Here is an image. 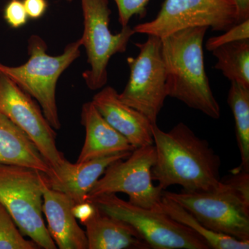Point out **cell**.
<instances>
[{
  "label": "cell",
  "instance_id": "6da1fadb",
  "mask_svg": "<svg viewBox=\"0 0 249 249\" xmlns=\"http://www.w3.org/2000/svg\"><path fill=\"white\" fill-rule=\"evenodd\" d=\"M152 135L156 151L152 179L163 191L174 185L187 192L222 187L220 158L207 141L198 137L186 124L178 123L168 132L153 124Z\"/></svg>",
  "mask_w": 249,
  "mask_h": 249
},
{
  "label": "cell",
  "instance_id": "7a4b0ae2",
  "mask_svg": "<svg viewBox=\"0 0 249 249\" xmlns=\"http://www.w3.org/2000/svg\"><path fill=\"white\" fill-rule=\"evenodd\" d=\"M209 28L182 29L160 38L168 96L213 119L221 109L205 71L203 42Z\"/></svg>",
  "mask_w": 249,
  "mask_h": 249
},
{
  "label": "cell",
  "instance_id": "3957f363",
  "mask_svg": "<svg viewBox=\"0 0 249 249\" xmlns=\"http://www.w3.org/2000/svg\"><path fill=\"white\" fill-rule=\"evenodd\" d=\"M222 182L214 191H163V195L181 205L209 230L249 241V178L232 175Z\"/></svg>",
  "mask_w": 249,
  "mask_h": 249
},
{
  "label": "cell",
  "instance_id": "277c9868",
  "mask_svg": "<svg viewBox=\"0 0 249 249\" xmlns=\"http://www.w3.org/2000/svg\"><path fill=\"white\" fill-rule=\"evenodd\" d=\"M81 47L80 38L69 44L60 55H51L43 39L33 35L28 42L29 58L25 63L10 67L0 62V71L35 98L46 119L56 130L61 127L55 98L57 83L62 73L80 56Z\"/></svg>",
  "mask_w": 249,
  "mask_h": 249
},
{
  "label": "cell",
  "instance_id": "5b68a950",
  "mask_svg": "<svg viewBox=\"0 0 249 249\" xmlns=\"http://www.w3.org/2000/svg\"><path fill=\"white\" fill-rule=\"evenodd\" d=\"M46 175L38 170L0 164V204L7 210L18 229L40 249H55L42 217Z\"/></svg>",
  "mask_w": 249,
  "mask_h": 249
},
{
  "label": "cell",
  "instance_id": "8992f818",
  "mask_svg": "<svg viewBox=\"0 0 249 249\" xmlns=\"http://www.w3.org/2000/svg\"><path fill=\"white\" fill-rule=\"evenodd\" d=\"M87 201L132 226L150 249H210L202 237L163 211L139 207L116 194L101 195Z\"/></svg>",
  "mask_w": 249,
  "mask_h": 249
},
{
  "label": "cell",
  "instance_id": "52a82bcc",
  "mask_svg": "<svg viewBox=\"0 0 249 249\" xmlns=\"http://www.w3.org/2000/svg\"><path fill=\"white\" fill-rule=\"evenodd\" d=\"M156 160L154 145L134 149L126 159L107 167L88 194L87 200L106 194L124 193L131 204L160 211L163 190L154 185L152 169Z\"/></svg>",
  "mask_w": 249,
  "mask_h": 249
},
{
  "label": "cell",
  "instance_id": "ba28073f",
  "mask_svg": "<svg viewBox=\"0 0 249 249\" xmlns=\"http://www.w3.org/2000/svg\"><path fill=\"white\" fill-rule=\"evenodd\" d=\"M84 19V30L80 37L86 49L90 69L83 73V78L91 90L102 89L107 84V65L116 53H124L127 44L135 34L128 25L119 34L109 29L111 10L108 0H80Z\"/></svg>",
  "mask_w": 249,
  "mask_h": 249
},
{
  "label": "cell",
  "instance_id": "9c48e42d",
  "mask_svg": "<svg viewBox=\"0 0 249 249\" xmlns=\"http://www.w3.org/2000/svg\"><path fill=\"white\" fill-rule=\"evenodd\" d=\"M136 46L139 53L136 58L127 59L130 75L119 97L124 104L146 116L152 124H157L168 96L161 40L157 36H148L145 42Z\"/></svg>",
  "mask_w": 249,
  "mask_h": 249
},
{
  "label": "cell",
  "instance_id": "30bf717a",
  "mask_svg": "<svg viewBox=\"0 0 249 249\" xmlns=\"http://www.w3.org/2000/svg\"><path fill=\"white\" fill-rule=\"evenodd\" d=\"M232 0H165L157 17L133 28L135 34L162 38L188 28L225 31L240 23Z\"/></svg>",
  "mask_w": 249,
  "mask_h": 249
},
{
  "label": "cell",
  "instance_id": "8fae6325",
  "mask_svg": "<svg viewBox=\"0 0 249 249\" xmlns=\"http://www.w3.org/2000/svg\"><path fill=\"white\" fill-rule=\"evenodd\" d=\"M0 114L22 129L53 168L65 160L56 145V134L32 97L0 71Z\"/></svg>",
  "mask_w": 249,
  "mask_h": 249
},
{
  "label": "cell",
  "instance_id": "7c38bea8",
  "mask_svg": "<svg viewBox=\"0 0 249 249\" xmlns=\"http://www.w3.org/2000/svg\"><path fill=\"white\" fill-rule=\"evenodd\" d=\"M91 103L103 119L134 148L154 145L153 124L142 113L123 103L112 87L103 88L94 95Z\"/></svg>",
  "mask_w": 249,
  "mask_h": 249
},
{
  "label": "cell",
  "instance_id": "4fadbf2b",
  "mask_svg": "<svg viewBox=\"0 0 249 249\" xmlns=\"http://www.w3.org/2000/svg\"><path fill=\"white\" fill-rule=\"evenodd\" d=\"M132 152L114 154L87 161L72 163L66 159L46 175L48 186L67 195L78 204L87 201L88 194L108 166L119 160L127 158Z\"/></svg>",
  "mask_w": 249,
  "mask_h": 249
},
{
  "label": "cell",
  "instance_id": "5bb4252c",
  "mask_svg": "<svg viewBox=\"0 0 249 249\" xmlns=\"http://www.w3.org/2000/svg\"><path fill=\"white\" fill-rule=\"evenodd\" d=\"M42 191V212L47 218V230L57 248L88 249L86 233L78 225L73 213L74 201L67 195L51 188L47 178Z\"/></svg>",
  "mask_w": 249,
  "mask_h": 249
},
{
  "label": "cell",
  "instance_id": "9a60e30c",
  "mask_svg": "<svg viewBox=\"0 0 249 249\" xmlns=\"http://www.w3.org/2000/svg\"><path fill=\"white\" fill-rule=\"evenodd\" d=\"M82 124L86 136L77 161H87L122 152H132L134 147L127 139L103 119L91 101L82 109Z\"/></svg>",
  "mask_w": 249,
  "mask_h": 249
},
{
  "label": "cell",
  "instance_id": "2e32d148",
  "mask_svg": "<svg viewBox=\"0 0 249 249\" xmlns=\"http://www.w3.org/2000/svg\"><path fill=\"white\" fill-rule=\"evenodd\" d=\"M94 206V213L83 224L86 228L88 249H150L132 226Z\"/></svg>",
  "mask_w": 249,
  "mask_h": 249
},
{
  "label": "cell",
  "instance_id": "e0dca14e",
  "mask_svg": "<svg viewBox=\"0 0 249 249\" xmlns=\"http://www.w3.org/2000/svg\"><path fill=\"white\" fill-rule=\"evenodd\" d=\"M0 164L18 165L49 176L53 169L27 134L0 114Z\"/></svg>",
  "mask_w": 249,
  "mask_h": 249
},
{
  "label": "cell",
  "instance_id": "ac0fdd59",
  "mask_svg": "<svg viewBox=\"0 0 249 249\" xmlns=\"http://www.w3.org/2000/svg\"><path fill=\"white\" fill-rule=\"evenodd\" d=\"M160 211L170 217L189 228L204 239L210 249H248L249 241L237 240L231 236L209 230L201 224L193 214L181 205L163 196L160 205Z\"/></svg>",
  "mask_w": 249,
  "mask_h": 249
},
{
  "label": "cell",
  "instance_id": "d6986e66",
  "mask_svg": "<svg viewBox=\"0 0 249 249\" xmlns=\"http://www.w3.org/2000/svg\"><path fill=\"white\" fill-rule=\"evenodd\" d=\"M227 102L235 119L236 139L241 163L232 173L249 172V88L231 82Z\"/></svg>",
  "mask_w": 249,
  "mask_h": 249
},
{
  "label": "cell",
  "instance_id": "ffe728a7",
  "mask_svg": "<svg viewBox=\"0 0 249 249\" xmlns=\"http://www.w3.org/2000/svg\"><path fill=\"white\" fill-rule=\"evenodd\" d=\"M217 59L214 69L220 70L231 82L249 88V40L237 41L213 51Z\"/></svg>",
  "mask_w": 249,
  "mask_h": 249
},
{
  "label": "cell",
  "instance_id": "44dd1931",
  "mask_svg": "<svg viewBox=\"0 0 249 249\" xmlns=\"http://www.w3.org/2000/svg\"><path fill=\"white\" fill-rule=\"evenodd\" d=\"M32 240L24 238L7 210L0 204V249H37Z\"/></svg>",
  "mask_w": 249,
  "mask_h": 249
},
{
  "label": "cell",
  "instance_id": "7402d4cb",
  "mask_svg": "<svg viewBox=\"0 0 249 249\" xmlns=\"http://www.w3.org/2000/svg\"><path fill=\"white\" fill-rule=\"evenodd\" d=\"M246 40H249V19L228 29L222 35L209 38L206 42V48L212 52L214 49L226 44Z\"/></svg>",
  "mask_w": 249,
  "mask_h": 249
},
{
  "label": "cell",
  "instance_id": "603a6c76",
  "mask_svg": "<svg viewBox=\"0 0 249 249\" xmlns=\"http://www.w3.org/2000/svg\"><path fill=\"white\" fill-rule=\"evenodd\" d=\"M150 0H114L118 12L119 22L122 27L128 25L129 20L134 16L140 18L146 15L147 6Z\"/></svg>",
  "mask_w": 249,
  "mask_h": 249
},
{
  "label": "cell",
  "instance_id": "cb8c5ba5",
  "mask_svg": "<svg viewBox=\"0 0 249 249\" xmlns=\"http://www.w3.org/2000/svg\"><path fill=\"white\" fill-rule=\"evenodd\" d=\"M4 17L6 22L14 29L24 26L29 18L22 0H10L5 6Z\"/></svg>",
  "mask_w": 249,
  "mask_h": 249
},
{
  "label": "cell",
  "instance_id": "d4e9b609",
  "mask_svg": "<svg viewBox=\"0 0 249 249\" xmlns=\"http://www.w3.org/2000/svg\"><path fill=\"white\" fill-rule=\"evenodd\" d=\"M22 2L28 17L31 19L42 17L48 8L47 0H23Z\"/></svg>",
  "mask_w": 249,
  "mask_h": 249
},
{
  "label": "cell",
  "instance_id": "484cf974",
  "mask_svg": "<svg viewBox=\"0 0 249 249\" xmlns=\"http://www.w3.org/2000/svg\"><path fill=\"white\" fill-rule=\"evenodd\" d=\"M94 211V205L88 201L81 204H76L73 207V213L76 219H79L80 222L83 224L91 217Z\"/></svg>",
  "mask_w": 249,
  "mask_h": 249
},
{
  "label": "cell",
  "instance_id": "4316f807",
  "mask_svg": "<svg viewBox=\"0 0 249 249\" xmlns=\"http://www.w3.org/2000/svg\"><path fill=\"white\" fill-rule=\"evenodd\" d=\"M237 6L240 22L249 19V0H232Z\"/></svg>",
  "mask_w": 249,
  "mask_h": 249
},
{
  "label": "cell",
  "instance_id": "83f0119b",
  "mask_svg": "<svg viewBox=\"0 0 249 249\" xmlns=\"http://www.w3.org/2000/svg\"><path fill=\"white\" fill-rule=\"evenodd\" d=\"M66 1H72V0H66Z\"/></svg>",
  "mask_w": 249,
  "mask_h": 249
}]
</instances>
